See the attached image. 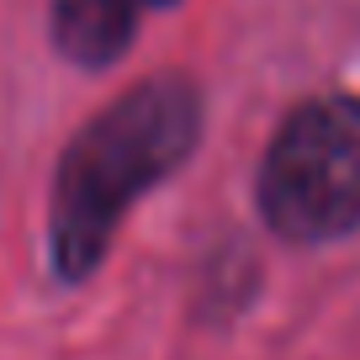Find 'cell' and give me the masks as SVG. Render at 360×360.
Returning <instances> with one entry per match:
<instances>
[{
	"label": "cell",
	"mask_w": 360,
	"mask_h": 360,
	"mask_svg": "<svg viewBox=\"0 0 360 360\" xmlns=\"http://www.w3.org/2000/svg\"><path fill=\"white\" fill-rule=\"evenodd\" d=\"M175 0H53V48L79 69H106L133 48L138 27Z\"/></svg>",
	"instance_id": "obj_3"
},
{
	"label": "cell",
	"mask_w": 360,
	"mask_h": 360,
	"mask_svg": "<svg viewBox=\"0 0 360 360\" xmlns=\"http://www.w3.org/2000/svg\"><path fill=\"white\" fill-rule=\"evenodd\" d=\"M259 217L286 244H334L360 228V96L302 101L270 138L255 175Z\"/></svg>",
	"instance_id": "obj_2"
},
{
	"label": "cell",
	"mask_w": 360,
	"mask_h": 360,
	"mask_svg": "<svg viewBox=\"0 0 360 360\" xmlns=\"http://www.w3.org/2000/svg\"><path fill=\"white\" fill-rule=\"evenodd\" d=\"M202 138V90L186 75H148L69 138L53 175L48 255L58 281H85L106 259L138 196L169 180Z\"/></svg>",
	"instance_id": "obj_1"
}]
</instances>
